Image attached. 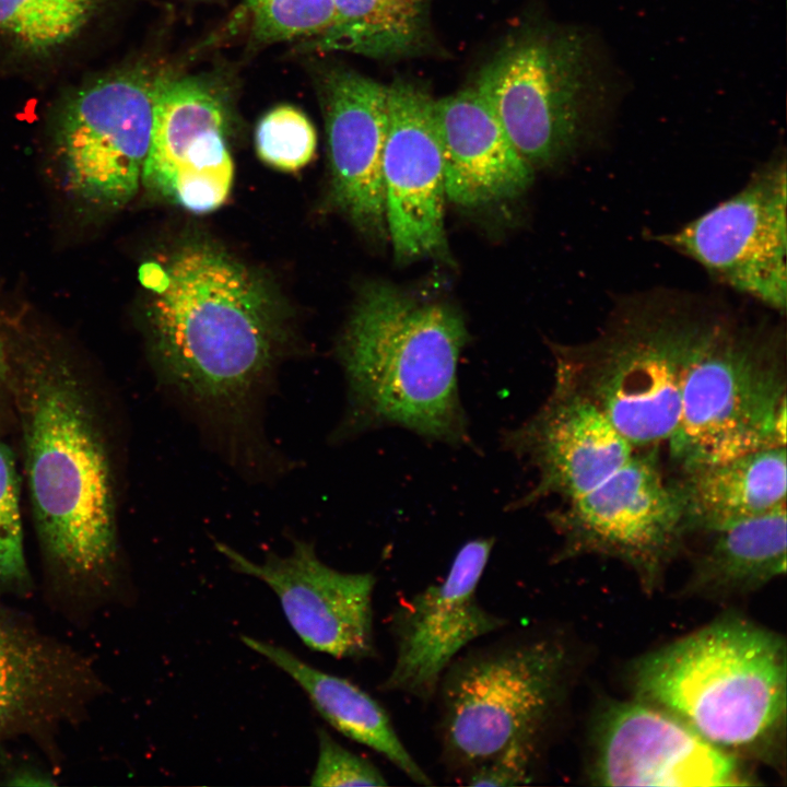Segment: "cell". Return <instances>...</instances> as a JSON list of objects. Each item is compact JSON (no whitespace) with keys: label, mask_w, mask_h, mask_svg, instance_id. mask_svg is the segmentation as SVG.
Wrapping results in <instances>:
<instances>
[{"label":"cell","mask_w":787,"mask_h":787,"mask_svg":"<svg viewBox=\"0 0 787 787\" xmlns=\"http://www.w3.org/2000/svg\"><path fill=\"white\" fill-rule=\"evenodd\" d=\"M636 697L686 723L715 747L776 765L787 708V648L776 632L725 614L641 656Z\"/></svg>","instance_id":"3957f363"},{"label":"cell","mask_w":787,"mask_h":787,"mask_svg":"<svg viewBox=\"0 0 787 787\" xmlns=\"http://www.w3.org/2000/svg\"><path fill=\"white\" fill-rule=\"evenodd\" d=\"M140 280L162 379L183 399L237 431L271 380L286 332L273 298L254 272L224 251L185 246Z\"/></svg>","instance_id":"6da1fadb"},{"label":"cell","mask_w":787,"mask_h":787,"mask_svg":"<svg viewBox=\"0 0 787 787\" xmlns=\"http://www.w3.org/2000/svg\"><path fill=\"white\" fill-rule=\"evenodd\" d=\"M786 506L704 532L686 589L706 598L747 595L786 573Z\"/></svg>","instance_id":"7402d4cb"},{"label":"cell","mask_w":787,"mask_h":787,"mask_svg":"<svg viewBox=\"0 0 787 787\" xmlns=\"http://www.w3.org/2000/svg\"><path fill=\"white\" fill-rule=\"evenodd\" d=\"M260 158L284 172H295L310 162L316 146V131L298 108L281 105L259 121L255 136Z\"/></svg>","instance_id":"484cf974"},{"label":"cell","mask_w":787,"mask_h":787,"mask_svg":"<svg viewBox=\"0 0 787 787\" xmlns=\"http://www.w3.org/2000/svg\"><path fill=\"white\" fill-rule=\"evenodd\" d=\"M537 471V483L515 507L557 496L578 497L607 480L636 448L591 403L553 384L541 408L504 437Z\"/></svg>","instance_id":"e0dca14e"},{"label":"cell","mask_w":787,"mask_h":787,"mask_svg":"<svg viewBox=\"0 0 787 787\" xmlns=\"http://www.w3.org/2000/svg\"><path fill=\"white\" fill-rule=\"evenodd\" d=\"M721 312L665 295L629 301L594 339L552 343L554 384L596 407L636 449L659 447Z\"/></svg>","instance_id":"5b68a950"},{"label":"cell","mask_w":787,"mask_h":787,"mask_svg":"<svg viewBox=\"0 0 787 787\" xmlns=\"http://www.w3.org/2000/svg\"><path fill=\"white\" fill-rule=\"evenodd\" d=\"M785 332L723 310L683 389L667 441L678 472L786 447Z\"/></svg>","instance_id":"ba28073f"},{"label":"cell","mask_w":787,"mask_h":787,"mask_svg":"<svg viewBox=\"0 0 787 787\" xmlns=\"http://www.w3.org/2000/svg\"><path fill=\"white\" fill-rule=\"evenodd\" d=\"M25 467L36 527L70 572L105 568L116 554L113 478L83 389L60 361L32 363L20 390Z\"/></svg>","instance_id":"8992f818"},{"label":"cell","mask_w":787,"mask_h":787,"mask_svg":"<svg viewBox=\"0 0 787 787\" xmlns=\"http://www.w3.org/2000/svg\"><path fill=\"white\" fill-rule=\"evenodd\" d=\"M154 80L139 70L113 73L66 103L56 149L64 186L75 200L113 210L137 193L150 145Z\"/></svg>","instance_id":"30bf717a"},{"label":"cell","mask_w":787,"mask_h":787,"mask_svg":"<svg viewBox=\"0 0 787 787\" xmlns=\"http://www.w3.org/2000/svg\"><path fill=\"white\" fill-rule=\"evenodd\" d=\"M37 681L36 659L0 626V723L25 704Z\"/></svg>","instance_id":"f1b7e54d"},{"label":"cell","mask_w":787,"mask_h":787,"mask_svg":"<svg viewBox=\"0 0 787 787\" xmlns=\"http://www.w3.org/2000/svg\"><path fill=\"white\" fill-rule=\"evenodd\" d=\"M494 540L466 542L447 575L400 603L391 613L389 630L395 659L379 690L423 703L434 700L453 661L478 639L497 634L509 621L486 609L478 589Z\"/></svg>","instance_id":"7c38bea8"},{"label":"cell","mask_w":787,"mask_h":787,"mask_svg":"<svg viewBox=\"0 0 787 787\" xmlns=\"http://www.w3.org/2000/svg\"><path fill=\"white\" fill-rule=\"evenodd\" d=\"M572 669L571 648L553 631L514 629L466 648L444 673L433 700L439 760L447 774L461 782L502 754L540 767Z\"/></svg>","instance_id":"277c9868"},{"label":"cell","mask_w":787,"mask_h":787,"mask_svg":"<svg viewBox=\"0 0 787 787\" xmlns=\"http://www.w3.org/2000/svg\"><path fill=\"white\" fill-rule=\"evenodd\" d=\"M26 575L19 480L13 455L0 438V582H21Z\"/></svg>","instance_id":"4316f807"},{"label":"cell","mask_w":787,"mask_h":787,"mask_svg":"<svg viewBox=\"0 0 787 787\" xmlns=\"http://www.w3.org/2000/svg\"><path fill=\"white\" fill-rule=\"evenodd\" d=\"M242 641L290 676L337 731L377 752L412 783L434 784L399 737L386 708L369 693L348 679L314 668L282 646L247 635Z\"/></svg>","instance_id":"44dd1931"},{"label":"cell","mask_w":787,"mask_h":787,"mask_svg":"<svg viewBox=\"0 0 787 787\" xmlns=\"http://www.w3.org/2000/svg\"><path fill=\"white\" fill-rule=\"evenodd\" d=\"M228 116L227 94L218 81L202 75H155L141 183L190 212L219 209L234 180Z\"/></svg>","instance_id":"8fae6325"},{"label":"cell","mask_w":787,"mask_h":787,"mask_svg":"<svg viewBox=\"0 0 787 787\" xmlns=\"http://www.w3.org/2000/svg\"><path fill=\"white\" fill-rule=\"evenodd\" d=\"M105 0H0V33L34 55L74 38Z\"/></svg>","instance_id":"cb8c5ba5"},{"label":"cell","mask_w":787,"mask_h":787,"mask_svg":"<svg viewBox=\"0 0 787 787\" xmlns=\"http://www.w3.org/2000/svg\"><path fill=\"white\" fill-rule=\"evenodd\" d=\"M8 368L5 349L0 337V377L5 375Z\"/></svg>","instance_id":"f546056e"},{"label":"cell","mask_w":787,"mask_h":787,"mask_svg":"<svg viewBox=\"0 0 787 787\" xmlns=\"http://www.w3.org/2000/svg\"><path fill=\"white\" fill-rule=\"evenodd\" d=\"M472 87L532 168L551 166L587 143L613 96L591 37L552 24L526 26L507 37Z\"/></svg>","instance_id":"52a82bcc"},{"label":"cell","mask_w":787,"mask_h":787,"mask_svg":"<svg viewBox=\"0 0 787 787\" xmlns=\"http://www.w3.org/2000/svg\"><path fill=\"white\" fill-rule=\"evenodd\" d=\"M254 39L275 44L322 37L333 23L332 0H245Z\"/></svg>","instance_id":"d4e9b609"},{"label":"cell","mask_w":787,"mask_h":787,"mask_svg":"<svg viewBox=\"0 0 787 787\" xmlns=\"http://www.w3.org/2000/svg\"><path fill=\"white\" fill-rule=\"evenodd\" d=\"M786 447L748 453L678 472L689 537L786 506Z\"/></svg>","instance_id":"ffe728a7"},{"label":"cell","mask_w":787,"mask_h":787,"mask_svg":"<svg viewBox=\"0 0 787 787\" xmlns=\"http://www.w3.org/2000/svg\"><path fill=\"white\" fill-rule=\"evenodd\" d=\"M325 117L332 199L365 235H387L381 157L387 131V85L343 66L316 77Z\"/></svg>","instance_id":"ac0fdd59"},{"label":"cell","mask_w":787,"mask_h":787,"mask_svg":"<svg viewBox=\"0 0 787 787\" xmlns=\"http://www.w3.org/2000/svg\"><path fill=\"white\" fill-rule=\"evenodd\" d=\"M216 549L233 569L273 590L291 627L308 648L340 659L377 657L374 574L338 571L317 556L312 543L299 540L290 554L269 553L262 563L221 542Z\"/></svg>","instance_id":"2e32d148"},{"label":"cell","mask_w":787,"mask_h":787,"mask_svg":"<svg viewBox=\"0 0 787 787\" xmlns=\"http://www.w3.org/2000/svg\"><path fill=\"white\" fill-rule=\"evenodd\" d=\"M787 173L776 156L736 195L660 239L775 310L787 298Z\"/></svg>","instance_id":"4fadbf2b"},{"label":"cell","mask_w":787,"mask_h":787,"mask_svg":"<svg viewBox=\"0 0 787 787\" xmlns=\"http://www.w3.org/2000/svg\"><path fill=\"white\" fill-rule=\"evenodd\" d=\"M333 23L312 48L374 59L418 55L430 38L431 0H332Z\"/></svg>","instance_id":"603a6c76"},{"label":"cell","mask_w":787,"mask_h":787,"mask_svg":"<svg viewBox=\"0 0 787 787\" xmlns=\"http://www.w3.org/2000/svg\"><path fill=\"white\" fill-rule=\"evenodd\" d=\"M743 760L671 712L635 697L612 702L595 724L589 778L603 786H749Z\"/></svg>","instance_id":"5bb4252c"},{"label":"cell","mask_w":787,"mask_h":787,"mask_svg":"<svg viewBox=\"0 0 787 787\" xmlns=\"http://www.w3.org/2000/svg\"><path fill=\"white\" fill-rule=\"evenodd\" d=\"M387 96L381 178L393 255L404 262L444 254L446 195L435 98L410 79L393 80Z\"/></svg>","instance_id":"9a60e30c"},{"label":"cell","mask_w":787,"mask_h":787,"mask_svg":"<svg viewBox=\"0 0 787 787\" xmlns=\"http://www.w3.org/2000/svg\"><path fill=\"white\" fill-rule=\"evenodd\" d=\"M446 200L466 208L512 199L532 180L496 115L471 86L435 98Z\"/></svg>","instance_id":"d6986e66"},{"label":"cell","mask_w":787,"mask_h":787,"mask_svg":"<svg viewBox=\"0 0 787 787\" xmlns=\"http://www.w3.org/2000/svg\"><path fill=\"white\" fill-rule=\"evenodd\" d=\"M562 540L555 560L608 556L632 568L647 589L662 577L689 531L680 494L660 467L658 447L639 448L591 491L548 515Z\"/></svg>","instance_id":"9c48e42d"},{"label":"cell","mask_w":787,"mask_h":787,"mask_svg":"<svg viewBox=\"0 0 787 787\" xmlns=\"http://www.w3.org/2000/svg\"><path fill=\"white\" fill-rule=\"evenodd\" d=\"M467 339L454 307L383 282L366 285L339 346L349 388L344 430L393 425L450 445L467 442L457 380Z\"/></svg>","instance_id":"7a4b0ae2"},{"label":"cell","mask_w":787,"mask_h":787,"mask_svg":"<svg viewBox=\"0 0 787 787\" xmlns=\"http://www.w3.org/2000/svg\"><path fill=\"white\" fill-rule=\"evenodd\" d=\"M318 756L312 786H386V776L369 760L340 744L330 733L317 731Z\"/></svg>","instance_id":"83f0119b"}]
</instances>
